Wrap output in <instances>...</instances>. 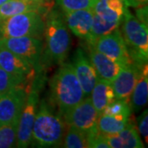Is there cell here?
Masks as SVG:
<instances>
[{"label": "cell", "mask_w": 148, "mask_h": 148, "mask_svg": "<svg viewBox=\"0 0 148 148\" xmlns=\"http://www.w3.org/2000/svg\"><path fill=\"white\" fill-rule=\"evenodd\" d=\"M0 47L7 49L27 60L35 69L36 74L41 73L44 49L42 39L32 36L2 38Z\"/></svg>", "instance_id": "cell-6"}, {"label": "cell", "mask_w": 148, "mask_h": 148, "mask_svg": "<svg viewBox=\"0 0 148 148\" xmlns=\"http://www.w3.org/2000/svg\"><path fill=\"white\" fill-rule=\"evenodd\" d=\"M90 46L123 67L132 64L125 41L119 28L111 33L99 37Z\"/></svg>", "instance_id": "cell-8"}, {"label": "cell", "mask_w": 148, "mask_h": 148, "mask_svg": "<svg viewBox=\"0 0 148 148\" xmlns=\"http://www.w3.org/2000/svg\"><path fill=\"white\" fill-rule=\"evenodd\" d=\"M148 12H147V5L137 8L136 9V17L138 21H140L144 25H148Z\"/></svg>", "instance_id": "cell-30"}, {"label": "cell", "mask_w": 148, "mask_h": 148, "mask_svg": "<svg viewBox=\"0 0 148 148\" xmlns=\"http://www.w3.org/2000/svg\"><path fill=\"white\" fill-rule=\"evenodd\" d=\"M0 21H1V20H0Z\"/></svg>", "instance_id": "cell-35"}, {"label": "cell", "mask_w": 148, "mask_h": 148, "mask_svg": "<svg viewBox=\"0 0 148 148\" xmlns=\"http://www.w3.org/2000/svg\"><path fill=\"white\" fill-rule=\"evenodd\" d=\"M99 0H56V4L62 12H73L83 9H93Z\"/></svg>", "instance_id": "cell-25"}, {"label": "cell", "mask_w": 148, "mask_h": 148, "mask_svg": "<svg viewBox=\"0 0 148 148\" xmlns=\"http://www.w3.org/2000/svg\"><path fill=\"white\" fill-rule=\"evenodd\" d=\"M43 36L45 40L43 66L64 64L69 56L72 40L62 13L53 9L49 11L45 18Z\"/></svg>", "instance_id": "cell-1"}, {"label": "cell", "mask_w": 148, "mask_h": 148, "mask_svg": "<svg viewBox=\"0 0 148 148\" xmlns=\"http://www.w3.org/2000/svg\"><path fill=\"white\" fill-rule=\"evenodd\" d=\"M39 102V85L33 82L31 90L27 93V101L19 118L16 147L26 148L32 144V128L36 115Z\"/></svg>", "instance_id": "cell-7"}, {"label": "cell", "mask_w": 148, "mask_h": 148, "mask_svg": "<svg viewBox=\"0 0 148 148\" xmlns=\"http://www.w3.org/2000/svg\"><path fill=\"white\" fill-rule=\"evenodd\" d=\"M0 68L21 79L25 84L27 93L29 92L36 76L32 64L8 49L0 47Z\"/></svg>", "instance_id": "cell-10"}, {"label": "cell", "mask_w": 148, "mask_h": 148, "mask_svg": "<svg viewBox=\"0 0 148 148\" xmlns=\"http://www.w3.org/2000/svg\"><path fill=\"white\" fill-rule=\"evenodd\" d=\"M64 21L70 31L76 36L87 40L93 22L94 12L92 9H83L73 12H63Z\"/></svg>", "instance_id": "cell-14"}, {"label": "cell", "mask_w": 148, "mask_h": 148, "mask_svg": "<svg viewBox=\"0 0 148 148\" xmlns=\"http://www.w3.org/2000/svg\"><path fill=\"white\" fill-rule=\"evenodd\" d=\"M90 95L92 105L100 115L106 106L115 100L111 82L104 80L98 79Z\"/></svg>", "instance_id": "cell-20"}, {"label": "cell", "mask_w": 148, "mask_h": 148, "mask_svg": "<svg viewBox=\"0 0 148 148\" xmlns=\"http://www.w3.org/2000/svg\"><path fill=\"white\" fill-rule=\"evenodd\" d=\"M51 8V5L34 0H8L0 6V20L29 12H39L45 18Z\"/></svg>", "instance_id": "cell-16"}, {"label": "cell", "mask_w": 148, "mask_h": 148, "mask_svg": "<svg viewBox=\"0 0 148 148\" xmlns=\"http://www.w3.org/2000/svg\"><path fill=\"white\" fill-rule=\"evenodd\" d=\"M125 2L127 7H132L137 8L147 5L148 0H125Z\"/></svg>", "instance_id": "cell-31"}, {"label": "cell", "mask_w": 148, "mask_h": 148, "mask_svg": "<svg viewBox=\"0 0 148 148\" xmlns=\"http://www.w3.org/2000/svg\"><path fill=\"white\" fill-rule=\"evenodd\" d=\"M64 135L65 122L63 118L52 113L43 101L33 124L32 143L40 147H56L62 145Z\"/></svg>", "instance_id": "cell-3"}, {"label": "cell", "mask_w": 148, "mask_h": 148, "mask_svg": "<svg viewBox=\"0 0 148 148\" xmlns=\"http://www.w3.org/2000/svg\"><path fill=\"white\" fill-rule=\"evenodd\" d=\"M8 0H0V6L3 5V3H5L6 2H8Z\"/></svg>", "instance_id": "cell-33"}, {"label": "cell", "mask_w": 148, "mask_h": 148, "mask_svg": "<svg viewBox=\"0 0 148 148\" xmlns=\"http://www.w3.org/2000/svg\"><path fill=\"white\" fill-rule=\"evenodd\" d=\"M101 114L105 115H123V116L131 117L132 110L129 106V102H127L123 100H117L115 99L109 104L102 111Z\"/></svg>", "instance_id": "cell-26"}, {"label": "cell", "mask_w": 148, "mask_h": 148, "mask_svg": "<svg viewBox=\"0 0 148 148\" xmlns=\"http://www.w3.org/2000/svg\"><path fill=\"white\" fill-rule=\"evenodd\" d=\"M45 3H48V4L53 6V0H45Z\"/></svg>", "instance_id": "cell-32"}, {"label": "cell", "mask_w": 148, "mask_h": 148, "mask_svg": "<svg viewBox=\"0 0 148 148\" xmlns=\"http://www.w3.org/2000/svg\"><path fill=\"white\" fill-rule=\"evenodd\" d=\"M110 148H143L144 143L140 138L134 121L129 119L127 126L121 132L113 135H106Z\"/></svg>", "instance_id": "cell-17"}, {"label": "cell", "mask_w": 148, "mask_h": 148, "mask_svg": "<svg viewBox=\"0 0 148 148\" xmlns=\"http://www.w3.org/2000/svg\"><path fill=\"white\" fill-rule=\"evenodd\" d=\"M87 148H110L106 135L98 130L87 133Z\"/></svg>", "instance_id": "cell-28"}, {"label": "cell", "mask_w": 148, "mask_h": 148, "mask_svg": "<svg viewBox=\"0 0 148 148\" xmlns=\"http://www.w3.org/2000/svg\"><path fill=\"white\" fill-rule=\"evenodd\" d=\"M138 128L141 136L144 138L146 145L148 143V115L147 110H145L138 118Z\"/></svg>", "instance_id": "cell-29"}, {"label": "cell", "mask_w": 148, "mask_h": 148, "mask_svg": "<svg viewBox=\"0 0 148 148\" xmlns=\"http://www.w3.org/2000/svg\"><path fill=\"white\" fill-rule=\"evenodd\" d=\"M71 64L73 65L74 73L83 90L85 97H89L98 81V77L83 49L78 48L75 51Z\"/></svg>", "instance_id": "cell-12"}, {"label": "cell", "mask_w": 148, "mask_h": 148, "mask_svg": "<svg viewBox=\"0 0 148 148\" xmlns=\"http://www.w3.org/2000/svg\"><path fill=\"white\" fill-rule=\"evenodd\" d=\"M120 24H121L120 22L106 21L94 13L90 36L87 39V40H86V45H92L99 37L107 35L116 30L117 28L119 27Z\"/></svg>", "instance_id": "cell-22"}, {"label": "cell", "mask_w": 148, "mask_h": 148, "mask_svg": "<svg viewBox=\"0 0 148 148\" xmlns=\"http://www.w3.org/2000/svg\"><path fill=\"white\" fill-rule=\"evenodd\" d=\"M147 64L141 69L138 82L134 86L129 100V106L132 112H138L147 103L148 71Z\"/></svg>", "instance_id": "cell-19"}, {"label": "cell", "mask_w": 148, "mask_h": 148, "mask_svg": "<svg viewBox=\"0 0 148 148\" xmlns=\"http://www.w3.org/2000/svg\"><path fill=\"white\" fill-rule=\"evenodd\" d=\"M34 1H37V2H40V3H46L45 0H34Z\"/></svg>", "instance_id": "cell-34"}, {"label": "cell", "mask_w": 148, "mask_h": 148, "mask_svg": "<svg viewBox=\"0 0 148 148\" xmlns=\"http://www.w3.org/2000/svg\"><path fill=\"white\" fill-rule=\"evenodd\" d=\"M21 85L25 86L21 79L0 68V95H4L14 87Z\"/></svg>", "instance_id": "cell-27"}, {"label": "cell", "mask_w": 148, "mask_h": 148, "mask_svg": "<svg viewBox=\"0 0 148 148\" xmlns=\"http://www.w3.org/2000/svg\"><path fill=\"white\" fill-rule=\"evenodd\" d=\"M130 117L123 115H105L101 114L98 120L96 127L99 132L104 135H113L121 132L127 126Z\"/></svg>", "instance_id": "cell-21"}, {"label": "cell", "mask_w": 148, "mask_h": 148, "mask_svg": "<svg viewBox=\"0 0 148 148\" xmlns=\"http://www.w3.org/2000/svg\"><path fill=\"white\" fill-rule=\"evenodd\" d=\"M45 16L36 12L16 14L0 21V39L32 36L42 39Z\"/></svg>", "instance_id": "cell-5"}, {"label": "cell", "mask_w": 148, "mask_h": 148, "mask_svg": "<svg viewBox=\"0 0 148 148\" xmlns=\"http://www.w3.org/2000/svg\"><path fill=\"white\" fill-rule=\"evenodd\" d=\"M49 100L57 108L58 115L64 116L85 98L73 65L62 64L49 82Z\"/></svg>", "instance_id": "cell-2"}, {"label": "cell", "mask_w": 148, "mask_h": 148, "mask_svg": "<svg viewBox=\"0 0 148 148\" xmlns=\"http://www.w3.org/2000/svg\"><path fill=\"white\" fill-rule=\"evenodd\" d=\"M62 147L66 148H87L86 132L73 126H69Z\"/></svg>", "instance_id": "cell-23"}, {"label": "cell", "mask_w": 148, "mask_h": 148, "mask_svg": "<svg viewBox=\"0 0 148 148\" xmlns=\"http://www.w3.org/2000/svg\"><path fill=\"white\" fill-rule=\"evenodd\" d=\"M18 122H13L0 126V148L16 147Z\"/></svg>", "instance_id": "cell-24"}, {"label": "cell", "mask_w": 148, "mask_h": 148, "mask_svg": "<svg viewBox=\"0 0 148 148\" xmlns=\"http://www.w3.org/2000/svg\"><path fill=\"white\" fill-rule=\"evenodd\" d=\"M88 58L95 69L98 79L112 82L123 66L97 51L90 45H87Z\"/></svg>", "instance_id": "cell-15"}, {"label": "cell", "mask_w": 148, "mask_h": 148, "mask_svg": "<svg viewBox=\"0 0 148 148\" xmlns=\"http://www.w3.org/2000/svg\"><path fill=\"white\" fill-rule=\"evenodd\" d=\"M140 72L141 69L134 64L122 68L115 78L111 82L115 99L129 102L130 96L138 82Z\"/></svg>", "instance_id": "cell-13"}, {"label": "cell", "mask_w": 148, "mask_h": 148, "mask_svg": "<svg viewBox=\"0 0 148 148\" xmlns=\"http://www.w3.org/2000/svg\"><path fill=\"white\" fill-rule=\"evenodd\" d=\"M100 116L89 97L69 110L64 116V121L69 126H73L87 133L97 130L96 124Z\"/></svg>", "instance_id": "cell-9"}, {"label": "cell", "mask_w": 148, "mask_h": 148, "mask_svg": "<svg viewBox=\"0 0 148 148\" xmlns=\"http://www.w3.org/2000/svg\"><path fill=\"white\" fill-rule=\"evenodd\" d=\"M120 25V32L132 64L142 69L147 64V26L138 21V18L133 16L129 10L126 12Z\"/></svg>", "instance_id": "cell-4"}, {"label": "cell", "mask_w": 148, "mask_h": 148, "mask_svg": "<svg viewBox=\"0 0 148 148\" xmlns=\"http://www.w3.org/2000/svg\"><path fill=\"white\" fill-rule=\"evenodd\" d=\"M27 96V91L23 85L0 95V126L19 121Z\"/></svg>", "instance_id": "cell-11"}, {"label": "cell", "mask_w": 148, "mask_h": 148, "mask_svg": "<svg viewBox=\"0 0 148 148\" xmlns=\"http://www.w3.org/2000/svg\"><path fill=\"white\" fill-rule=\"evenodd\" d=\"M92 10L95 15L106 21L121 23L128 7L125 0H99Z\"/></svg>", "instance_id": "cell-18"}]
</instances>
